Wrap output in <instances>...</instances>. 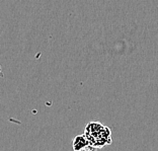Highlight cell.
I'll list each match as a JSON object with an SVG mask.
<instances>
[{"instance_id":"obj_2","label":"cell","mask_w":158,"mask_h":151,"mask_svg":"<svg viewBox=\"0 0 158 151\" xmlns=\"http://www.w3.org/2000/svg\"><path fill=\"white\" fill-rule=\"evenodd\" d=\"M89 146V142L86 136L83 135H77L73 138L72 141V147L74 151H81Z\"/></svg>"},{"instance_id":"obj_3","label":"cell","mask_w":158,"mask_h":151,"mask_svg":"<svg viewBox=\"0 0 158 151\" xmlns=\"http://www.w3.org/2000/svg\"><path fill=\"white\" fill-rule=\"evenodd\" d=\"M95 149H96V148H93V147H91V146H88L87 148H85V149L81 150V151H96Z\"/></svg>"},{"instance_id":"obj_1","label":"cell","mask_w":158,"mask_h":151,"mask_svg":"<svg viewBox=\"0 0 158 151\" xmlns=\"http://www.w3.org/2000/svg\"><path fill=\"white\" fill-rule=\"evenodd\" d=\"M84 135L89 142V146L93 148H102L112 143L110 128L106 127L98 122H90L85 127Z\"/></svg>"}]
</instances>
